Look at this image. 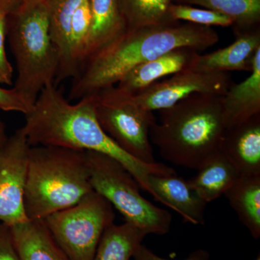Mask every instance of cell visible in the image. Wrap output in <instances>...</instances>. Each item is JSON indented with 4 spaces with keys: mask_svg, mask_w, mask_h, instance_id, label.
<instances>
[{
    "mask_svg": "<svg viewBox=\"0 0 260 260\" xmlns=\"http://www.w3.org/2000/svg\"><path fill=\"white\" fill-rule=\"evenodd\" d=\"M211 27L167 22L126 30L122 35L89 56L73 78L69 102L79 101L116 85L132 69L173 49L190 47L204 51L218 42Z\"/></svg>",
    "mask_w": 260,
    "mask_h": 260,
    "instance_id": "1",
    "label": "cell"
},
{
    "mask_svg": "<svg viewBox=\"0 0 260 260\" xmlns=\"http://www.w3.org/2000/svg\"><path fill=\"white\" fill-rule=\"evenodd\" d=\"M158 114L150 139L168 161L198 170L219 150L225 130L222 95L192 94Z\"/></svg>",
    "mask_w": 260,
    "mask_h": 260,
    "instance_id": "2",
    "label": "cell"
},
{
    "mask_svg": "<svg viewBox=\"0 0 260 260\" xmlns=\"http://www.w3.org/2000/svg\"><path fill=\"white\" fill-rule=\"evenodd\" d=\"M85 151L55 146H30L24 192L30 220L76 205L93 191Z\"/></svg>",
    "mask_w": 260,
    "mask_h": 260,
    "instance_id": "3",
    "label": "cell"
},
{
    "mask_svg": "<svg viewBox=\"0 0 260 260\" xmlns=\"http://www.w3.org/2000/svg\"><path fill=\"white\" fill-rule=\"evenodd\" d=\"M8 15L13 19L6 34L17 68L13 88L32 106L43 89L54 83L59 68L49 35L48 2L19 7Z\"/></svg>",
    "mask_w": 260,
    "mask_h": 260,
    "instance_id": "4",
    "label": "cell"
},
{
    "mask_svg": "<svg viewBox=\"0 0 260 260\" xmlns=\"http://www.w3.org/2000/svg\"><path fill=\"white\" fill-rule=\"evenodd\" d=\"M85 155L92 189L115 208L126 223L146 235L169 232L172 215L142 196L139 184L120 162L97 152L85 151Z\"/></svg>",
    "mask_w": 260,
    "mask_h": 260,
    "instance_id": "5",
    "label": "cell"
},
{
    "mask_svg": "<svg viewBox=\"0 0 260 260\" xmlns=\"http://www.w3.org/2000/svg\"><path fill=\"white\" fill-rule=\"evenodd\" d=\"M114 218L112 205L93 191L43 220L70 260H93L103 234Z\"/></svg>",
    "mask_w": 260,
    "mask_h": 260,
    "instance_id": "6",
    "label": "cell"
},
{
    "mask_svg": "<svg viewBox=\"0 0 260 260\" xmlns=\"http://www.w3.org/2000/svg\"><path fill=\"white\" fill-rule=\"evenodd\" d=\"M93 95L103 130L131 156L144 164H156L150 139V129L157 120L153 112L138 107L114 86Z\"/></svg>",
    "mask_w": 260,
    "mask_h": 260,
    "instance_id": "7",
    "label": "cell"
},
{
    "mask_svg": "<svg viewBox=\"0 0 260 260\" xmlns=\"http://www.w3.org/2000/svg\"><path fill=\"white\" fill-rule=\"evenodd\" d=\"M30 148L20 128L0 148V223L10 227L30 220L24 207Z\"/></svg>",
    "mask_w": 260,
    "mask_h": 260,
    "instance_id": "8",
    "label": "cell"
},
{
    "mask_svg": "<svg viewBox=\"0 0 260 260\" xmlns=\"http://www.w3.org/2000/svg\"><path fill=\"white\" fill-rule=\"evenodd\" d=\"M233 83L229 73L187 69L152 84L136 95L126 97L142 109L153 112L172 107L194 93L223 95Z\"/></svg>",
    "mask_w": 260,
    "mask_h": 260,
    "instance_id": "9",
    "label": "cell"
},
{
    "mask_svg": "<svg viewBox=\"0 0 260 260\" xmlns=\"http://www.w3.org/2000/svg\"><path fill=\"white\" fill-rule=\"evenodd\" d=\"M199 54V51L190 47L173 49L135 67L114 85V88L121 95L133 96L164 77L191 69Z\"/></svg>",
    "mask_w": 260,
    "mask_h": 260,
    "instance_id": "10",
    "label": "cell"
},
{
    "mask_svg": "<svg viewBox=\"0 0 260 260\" xmlns=\"http://www.w3.org/2000/svg\"><path fill=\"white\" fill-rule=\"evenodd\" d=\"M219 150L240 176L260 177V114L226 128Z\"/></svg>",
    "mask_w": 260,
    "mask_h": 260,
    "instance_id": "11",
    "label": "cell"
},
{
    "mask_svg": "<svg viewBox=\"0 0 260 260\" xmlns=\"http://www.w3.org/2000/svg\"><path fill=\"white\" fill-rule=\"evenodd\" d=\"M148 181L156 201L177 212L185 223L204 225L208 203L191 187L189 181L178 177L177 174L169 176L152 174L149 176Z\"/></svg>",
    "mask_w": 260,
    "mask_h": 260,
    "instance_id": "12",
    "label": "cell"
},
{
    "mask_svg": "<svg viewBox=\"0 0 260 260\" xmlns=\"http://www.w3.org/2000/svg\"><path fill=\"white\" fill-rule=\"evenodd\" d=\"M259 49L260 28L236 36L235 42L223 49L203 55L199 54L191 69L216 73H250L254 56Z\"/></svg>",
    "mask_w": 260,
    "mask_h": 260,
    "instance_id": "13",
    "label": "cell"
},
{
    "mask_svg": "<svg viewBox=\"0 0 260 260\" xmlns=\"http://www.w3.org/2000/svg\"><path fill=\"white\" fill-rule=\"evenodd\" d=\"M251 74L240 83H233L222 95L225 129L260 114V49L254 56Z\"/></svg>",
    "mask_w": 260,
    "mask_h": 260,
    "instance_id": "14",
    "label": "cell"
},
{
    "mask_svg": "<svg viewBox=\"0 0 260 260\" xmlns=\"http://www.w3.org/2000/svg\"><path fill=\"white\" fill-rule=\"evenodd\" d=\"M10 229L20 260H70L44 220H29Z\"/></svg>",
    "mask_w": 260,
    "mask_h": 260,
    "instance_id": "15",
    "label": "cell"
},
{
    "mask_svg": "<svg viewBox=\"0 0 260 260\" xmlns=\"http://www.w3.org/2000/svg\"><path fill=\"white\" fill-rule=\"evenodd\" d=\"M239 176L232 162L218 150L200 166L196 175L188 181L200 198L209 203L224 195Z\"/></svg>",
    "mask_w": 260,
    "mask_h": 260,
    "instance_id": "16",
    "label": "cell"
},
{
    "mask_svg": "<svg viewBox=\"0 0 260 260\" xmlns=\"http://www.w3.org/2000/svg\"><path fill=\"white\" fill-rule=\"evenodd\" d=\"M83 0H49V29L51 42L58 54L59 68L54 84L68 80L70 37L75 10Z\"/></svg>",
    "mask_w": 260,
    "mask_h": 260,
    "instance_id": "17",
    "label": "cell"
},
{
    "mask_svg": "<svg viewBox=\"0 0 260 260\" xmlns=\"http://www.w3.org/2000/svg\"><path fill=\"white\" fill-rule=\"evenodd\" d=\"M92 23L86 59L126 30L118 0H89ZM86 61V60H85Z\"/></svg>",
    "mask_w": 260,
    "mask_h": 260,
    "instance_id": "18",
    "label": "cell"
},
{
    "mask_svg": "<svg viewBox=\"0 0 260 260\" xmlns=\"http://www.w3.org/2000/svg\"><path fill=\"white\" fill-rule=\"evenodd\" d=\"M224 196L252 237L259 239L260 177L239 176Z\"/></svg>",
    "mask_w": 260,
    "mask_h": 260,
    "instance_id": "19",
    "label": "cell"
},
{
    "mask_svg": "<svg viewBox=\"0 0 260 260\" xmlns=\"http://www.w3.org/2000/svg\"><path fill=\"white\" fill-rule=\"evenodd\" d=\"M146 234L131 224L112 223L106 229L93 260H129Z\"/></svg>",
    "mask_w": 260,
    "mask_h": 260,
    "instance_id": "20",
    "label": "cell"
},
{
    "mask_svg": "<svg viewBox=\"0 0 260 260\" xmlns=\"http://www.w3.org/2000/svg\"><path fill=\"white\" fill-rule=\"evenodd\" d=\"M173 3L199 5L230 17L235 37L259 28L260 0H173Z\"/></svg>",
    "mask_w": 260,
    "mask_h": 260,
    "instance_id": "21",
    "label": "cell"
},
{
    "mask_svg": "<svg viewBox=\"0 0 260 260\" xmlns=\"http://www.w3.org/2000/svg\"><path fill=\"white\" fill-rule=\"evenodd\" d=\"M126 30L167 23L173 0H118Z\"/></svg>",
    "mask_w": 260,
    "mask_h": 260,
    "instance_id": "22",
    "label": "cell"
},
{
    "mask_svg": "<svg viewBox=\"0 0 260 260\" xmlns=\"http://www.w3.org/2000/svg\"><path fill=\"white\" fill-rule=\"evenodd\" d=\"M169 21H186L203 26H232L234 20L230 17L208 9H200L190 5L172 3L168 9Z\"/></svg>",
    "mask_w": 260,
    "mask_h": 260,
    "instance_id": "23",
    "label": "cell"
},
{
    "mask_svg": "<svg viewBox=\"0 0 260 260\" xmlns=\"http://www.w3.org/2000/svg\"><path fill=\"white\" fill-rule=\"evenodd\" d=\"M8 15L5 10L0 9V83L10 85L13 83V70L5 48Z\"/></svg>",
    "mask_w": 260,
    "mask_h": 260,
    "instance_id": "24",
    "label": "cell"
},
{
    "mask_svg": "<svg viewBox=\"0 0 260 260\" xmlns=\"http://www.w3.org/2000/svg\"><path fill=\"white\" fill-rule=\"evenodd\" d=\"M32 106L30 105L14 88L5 89L0 87V109L5 112L28 114Z\"/></svg>",
    "mask_w": 260,
    "mask_h": 260,
    "instance_id": "25",
    "label": "cell"
},
{
    "mask_svg": "<svg viewBox=\"0 0 260 260\" xmlns=\"http://www.w3.org/2000/svg\"><path fill=\"white\" fill-rule=\"evenodd\" d=\"M0 260H20L10 227L2 223H0Z\"/></svg>",
    "mask_w": 260,
    "mask_h": 260,
    "instance_id": "26",
    "label": "cell"
},
{
    "mask_svg": "<svg viewBox=\"0 0 260 260\" xmlns=\"http://www.w3.org/2000/svg\"><path fill=\"white\" fill-rule=\"evenodd\" d=\"M133 258L134 260H172L160 257L143 244H140L138 246ZM209 259L210 255L208 251L203 249H198L191 253L186 259L181 260H209Z\"/></svg>",
    "mask_w": 260,
    "mask_h": 260,
    "instance_id": "27",
    "label": "cell"
},
{
    "mask_svg": "<svg viewBox=\"0 0 260 260\" xmlns=\"http://www.w3.org/2000/svg\"><path fill=\"white\" fill-rule=\"evenodd\" d=\"M23 0H0V9L5 10L8 15L18 9Z\"/></svg>",
    "mask_w": 260,
    "mask_h": 260,
    "instance_id": "28",
    "label": "cell"
},
{
    "mask_svg": "<svg viewBox=\"0 0 260 260\" xmlns=\"http://www.w3.org/2000/svg\"><path fill=\"white\" fill-rule=\"evenodd\" d=\"M8 139V138L6 135V130H5L4 123L0 119V148L5 145Z\"/></svg>",
    "mask_w": 260,
    "mask_h": 260,
    "instance_id": "29",
    "label": "cell"
},
{
    "mask_svg": "<svg viewBox=\"0 0 260 260\" xmlns=\"http://www.w3.org/2000/svg\"><path fill=\"white\" fill-rule=\"evenodd\" d=\"M48 1L49 0H23V3L20 7H30Z\"/></svg>",
    "mask_w": 260,
    "mask_h": 260,
    "instance_id": "30",
    "label": "cell"
},
{
    "mask_svg": "<svg viewBox=\"0 0 260 260\" xmlns=\"http://www.w3.org/2000/svg\"><path fill=\"white\" fill-rule=\"evenodd\" d=\"M255 260H260L259 256H258V257L256 258V259Z\"/></svg>",
    "mask_w": 260,
    "mask_h": 260,
    "instance_id": "31",
    "label": "cell"
}]
</instances>
